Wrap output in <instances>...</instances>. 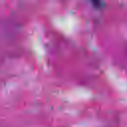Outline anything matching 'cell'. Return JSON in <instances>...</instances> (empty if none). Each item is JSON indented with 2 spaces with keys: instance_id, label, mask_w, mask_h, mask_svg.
Here are the masks:
<instances>
[{
  "instance_id": "6da1fadb",
  "label": "cell",
  "mask_w": 127,
  "mask_h": 127,
  "mask_svg": "<svg viewBox=\"0 0 127 127\" xmlns=\"http://www.w3.org/2000/svg\"><path fill=\"white\" fill-rule=\"evenodd\" d=\"M91 3L95 8H101L102 6H104V3L103 2H99V1H92Z\"/></svg>"
}]
</instances>
